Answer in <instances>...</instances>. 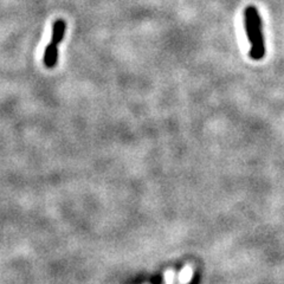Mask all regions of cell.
I'll return each instance as SVG.
<instances>
[{
  "mask_svg": "<svg viewBox=\"0 0 284 284\" xmlns=\"http://www.w3.org/2000/svg\"><path fill=\"white\" fill-rule=\"evenodd\" d=\"M244 26L248 34L250 51L248 56L254 60H260L266 56V43H264L262 18L257 8L250 5L244 10Z\"/></svg>",
  "mask_w": 284,
  "mask_h": 284,
  "instance_id": "cell-1",
  "label": "cell"
},
{
  "mask_svg": "<svg viewBox=\"0 0 284 284\" xmlns=\"http://www.w3.org/2000/svg\"><path fill=\"white\" fill-rule=\"evenodd\" d=\"M66 30V22L63 19H58V20L54 22L52 28V38H51L50 44L48 45L44 51V64L49 69L56 66L58 62V46L62 43Z\"/></svg>",
  "mask_w": 284,
  "mask_h": 284,
  "instance_id": "cell-2",
  "label": "cell"
},
{
  "mask_svg": "<svg viewBox=\"0 0 284 284\" xmlns=\"http://www.w3.org/2000/svg\"><path fill=\"white\" fill-rule=\"evenodd\" d=\"M192 276H193V270L192 268L190 266H185L182 269V272H180V276H179V283L180 284H187L190 282V280H192Z\"/></svg>",
  "mask_w": 284,
  "mask_h": 284,
  "instance_id": "cell-3",
  "label": "cell"
}]
</instances>
